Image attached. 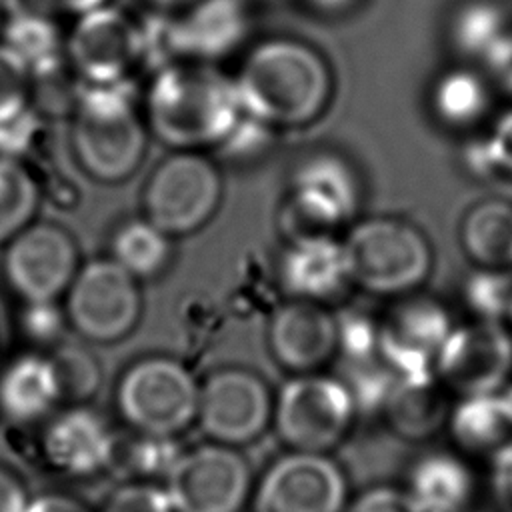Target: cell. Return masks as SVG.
Returning <instances> with one entry per match:
<instances>
[{
  "label": "cell",
  "instance_id": "obj_1",
  "mask_svg": "<svg viewBox=\"0 0 512 512\" xmlns=\"http://www.w3.org/2000/svg\"><path fill=\"white\" fill-rule=\"evenodd\" d=\"M232 72L242 114L272 128L316 122L334 96V70L312 42L270 34L246 44Z\"/></svg>",
  "mask_w": 512,
  "mask_h": 512
},
{
  "label": "cell",
  "instance_id": "obj_2",
  "mask_svg": "<svg viewBox=\"0 0 512 512\" xmlns=\"http://www.w3.org/2000/svg\"><path fill=\"white\" fill-rule=\"evenodd\" d=\"M152 136L172 150L218 148L242 120L234 76L220 64L172 60L152 70L144 94Z\"/></svg>",
  "mask_w": 512,
  "mask_h": 512
},
{
  "label": "cell",
  "instance_id": "obj_3",
  "mask_svg": "<svg viewBox=\"0 0 512 512\" xmlns=\"http://www.w3.org/2000/svg\"><path fill=\"white\" fill-rule=\"evenodd\" d=\"M148 134L126 84L80 86L70 110V144L90 178L116 184L132 176L144 160Z\"/></svg>",
  "mask_w": 512,
  "mask_h": 512
},
{
  "label": "cell",
  "instance_id": "obj_4",
  "mask_svg": "<svg viewBox=\"0 0 512 512\" xmlns=\"http://www.w3.org/2000/svg\"><path fill=\"white\" fill-rule=\"evenodd\" d=\"M342 246L350 284L372 296L412 294L426 282L434 264L426 234L398 216L358 220L346 232Z\"/></svg>",
  "mask_w": 512,
  "mask_h": 512
},
{
  "label": "cell",
  "instance_id": "obj_5",
  "mask_svg": "<svg viewBox=\"0 0 512 512\" xmlns=\"http://www.w3.org/2000/svg\"><path fill=\"white\" fill-rule=\"evenodd\" d=\"M198 394L200 382L180 360L144 356L122 372L116 408L136 434L176 438L196 422Z\"/></svg>",
  "mask_w": 512,
  "mask_h": 512
},
{
  "label": "cell",
  "instance_id": "obj_6",
  "mask_svg": "<svg viewBox=\"0 0 512 512\" xmlns=\"http://www.w3.org/2000/svg\"><path fill=\"white\" fill-rule=\"evenodd\" d=\"M64 60L82 86H122L148 66L144 20L114 2L72 20L64 36Z\"/></svg>",
  "mask_w": 512,
  "mask_h": 512
},
{
  "label": "cell",
  "instance_id": "obj_7",
  "mask_svg": "<svg viewBox=\"0 0 512 512\" xmlns=\"http://www.w3.org/2000/svg\"><path fill=\"white\" fill-rule=\"evenodd\" d=\"M356 414L342 378L310 372L294 374L280 388L272 422L290 450L328 454L348 436Z\"/></svg>",
  "mask_w": 512,
  "mask_h": 512
},
{
  "label": "cell",
  "instance_id": "obj_8",
  "mask_svg": "<svg viewBox=\"0 0 512 512\" xmlns=\"http://www.w3.org/2000/svg\"><path fill=\"white\" fill-rule=\"evenodd\" d=\"M152 16V22L144 20L152 70L172 60L218 64L248 44L250 8L246 0H204L174 18Z\"/></svg>",
  "mask_w": 512,
  "mask_h": 512
},
{
  "label": "cell",
  "instance_id": "obj_9",
  "mask_svg": "<svg viewBox=\"0 0 512 512\" xmlns=\"http://www.w3.org/2000/svg\"><path fill=\"white\" fill-rule=\"evenodd\" d=\"M222 202V174L202 152L174 150L148 176L142 190L144 218L172 236L200 230Z\"/></svg>",
  "mask_w": 512,
  "mask_h": 512
},
{
  "label": "cell",
  "instance_id": "obj_10",
  "mask_svg": "<svg viewBox=\"0 0 512 512\" xmlns=\"http://www.w3.org/2000/svg\"><path fill=\"white\" fill-rule=\"evenodd\" d=\"M360 180L356 168L334 150H314L294 168L282 222L290 240L334 230L356 216Z\"/></svg>",
  "mask_w": 512,
  "mask_h": 512
},
{
  "label": "cell",
  "instance_id": "obj_11",
  "mask_svg": "<svg viewBox=\"0 0 512 512\" xmlns=\"http://www.w3.org/2000/svg\"><path fill=\"white\" fill-rule=\"evenodd\" d=\"M64 298L68 324L84 340L98 344L126 338L142 316L138 280L112 258L82 264Z\"/></svg>",
  "mask_w": 512,
  "mask_h": 512
},
{
  "label": "cell",
  "instance_id": "obj_12",
  "mask_svg": "<svg viewBox=\"0 0 512 512\" xmlns=\"http://www.w3.org/2000/svg\"><path fill=\"white\" fill-rule=\"evenodd\" d=\"M164 488L174 512H240L252 492V472L236 448L208 442L182 450Z\"/></svg>",
  "mask_w": 512,
  "mask_h": 512
},
{
  "label": "cell",
  "instance_id": "obj_13",
  "mask_svg": "<svg viewBox=\"0 0 512 512\" xmlns=\"http://www.w3.org/2000/svg\"><path fill=\"white\" fill-rule=\"evenodd\" d=\"M272 414V392L252 370L220 368L200 382L196 422L210 442L232 448L248 444L266 430Z\"/></svg>",
  "mask_w": 512,
  "mask_h": 512
},
{
  "label": "cell",
  "instance_id": "obj_14",
  "mask_svg": "<svg viewBox=\"0 0 512 512\" xmlns=\"http://www.w3.org/2000/svg\"><path fill=\"white\" fill-rule=\"evenodd\" d=\"M512 374V334L502 322L472 320L448 334L434 376L458 398L502 392Z\"/></svg>",
  "mask_w": 512,
  "mask_h": 512
},
{
  "label": "cell",
  "instance_id": "obj_15",
  "mask_svg": "<svg viewBox=\"0 0 512 512\" xmlns=\"http://www.w3.org/2000/svg\"><path fill=\"white\" fill-rule=\"evenodd\" d=\"M78 268L76 242L56 224L32 222L4 246V280L22 302H56Z\"/></svg>",
  "mask_w": 512,
  "mask_h": 512
},
{
  "label": "cell",
  "instance_id": "obj_16",
  "mask_svg": "<svg viewBox=\"0 0 512 512\" xmlns=\"http://www.w3.org/2000/svg\"><path fill=\"white\" fill-rule=\"evenodd\" d=\"M454 324L434 298L408 294L378 318V352L396 378L434 374V364Z\"/></svg>",
  "mask_w": 512,
  "mask_h": 512
},
{
  "label": "cell",
  "instance_id": "obj_17",
  "mask_svg": "<svg viewBox=\"0 0 512 512\" xmlns=\"http://www.w3.org/2000/svg\"><path fill=\"white\" fill-rule=\"evenodd\" d=\"M252 502L254 512H344L346 476L328 454L290 450L266 468Z\"/></svg>",
  "mask_w": 512,
  "mask_h": 512
},
{
  "label": "cell",
  "instance_id": "obj_18",
  "mask_svg": "<svg viewBox=\"0 0 512 512\" xmlns=\"http://www.w3.org/2000/svg\"><path fill=\"white\" fill-rule=\"evenodd\" d=\"M268 348L274 360L294 374L318 372L338 354L336 316L324 304L290 298L270 318Z\"/></svg>",
  "mask_w": 512,
  "mask_h": 512
},
{
  "label": "cell",
  "instance_id": "obj_19",
  "mask_svg": "<svg viewBox=\"0 0 512 512\" xmlns=\"http://www.w3.org/2000/svg\"><path fill=\"white\" fill-rule=\"evenodd\" d=\"M116 438L98 412L78 404L48 420L40 448L52 468L68 476H92L110 468Z\"/></svg>",
  "mask_w": 512,
  "mask_h": 512
},
{
  "label": "cell",
  "instance_id": "obj_20",
  "mask_svg": "<svg viewBox=\"0 0 512 512\" xmlns=\"http://www.w3.org/2000/svg\"><path fill=\"white\" fill-rule=\"evenodd\" d=\"M278 278L294 300L324 304L336 298L350 284L342 240L334 234L290 240L278 262Z\"/></svg>",
  "mask_w": 512,
  "mask_h": 512
},
{
  "label": "cell",
  "instance_id": "obj_21",
  "mask_svg": "<svg viewBox=\"0 0 512 512\" xmlns=\"http://www.w3.org/2000/svg\"><path fill=\"white\" fill-rule=\"evenodd\" d=\"M446 428L458 454L498 464L512 452V406L502 392L460 398Z\"/></svg>",
  "mask_w": 512,
  "mask_h": 512
},
{
  "label": "cell",
  "instance_id": "obj_22",
  "mask_svg": "<svg viewBox=\"0 0 512 512\" xmlns=\"http://www.w3.org/2000/svg\"><path fill=\"white\" fill-rule=\"evenodd\" d=\"M62 402L50 356L36 352L14 358L0 374V414L12 424L46 418Z\"/></svg>",
  "mask_w": 512,
  "mask_h": 512
},
{
  "label": "cell",
  "instance_id": "obj_23",
  "mask_svg": "<svg viewBox=\"0 0 512 512\" xmlns=\"http://www.w3.org/2000/svg\"><path fill=\"white\" fill-rule=\"evenodd\" d=\"M474 488L472 468L458 452H428L412 464L404 492L416 512H464Z\"/></svg>",
  "mask_w": 512,
  "mask_h": 512
},
{
  "label": "cell",
  "instance_id": "obj_24",
  "mask_svg": "<svg viewBox=\"0 0 512 512\" xmlns=\"http://www.w3.org/2000/svg\"><path fill=\"white\" fill-rule=\"evenodd\" d=\"M492 92V84L478 66L458 62L434 78L428 102L438 124L468 130L488 116Z\"/></svg>",
  "mask_w": 512,
  "mask_h": 512
},
{
  "label": "cell",
  "instance_id": "obj_25",
  "mask_svg": "<svg viewBox=\"0 0 512 512\" xmlns=\"http://www.w3.org/2000/svg\"><path fill=\"white\" fill-rule=\"evenodd\" d=\"M388 426L404 440H424L448 422L446 390L434 374L396 378L382 408Z\"/></svg>",
  "mask_w": 512,
  "mask_h": 512
},
{
  "label": "cell",
  "instance_id": "obj_26",
  "mask_svg": "<svg viewBox=\"0 0 512 512\" xmlns=\"http://www.w3.org/2000/svg\"><path fill=\"white\" fill-rule=\"evenodd\" d=\"M512 30V12L500 0H464L446 20V44L464 64L480 66Z\"/></svg>",
  "mask_w": 512,
  "mask_h": 512
},
{
  "label": "cell",
  "instance_id": "obj_27",
  "mask_svg": "<svg viewBox=\"0 0 512 512\" xmlns=\"http://www.w3.org/2000/svg\"><path fill=\"white\" fill-rule=\"evenodd\" d=\"M460 244L476 268L508 270L512 266V202L488 198L464 214Z\"/></svg>",
  "mask_w": 512,
  "mask_h": 512
},
{
  "label": "cell",
  "instance_id": "obj_28",
  "mask_svg": "<svg viewBox=\"0 0 512 512\" xmlns=\"http://www.w3.org/2000/svg\"><path fill=\"white\" fill-rule=\"evenodd\" d=\"M110 258L136 280L154 278L172 258V238L146 218L128 220L112 234Z\"/></svg>",
  "mask_w": 512,
  "mask_h": 512
},
{
  "label": "cell",
  "instance_id": "obj_29",
  "mask_svg": "<svg viewBox=\"0 0 512 512\" xmlns=\"http://www.w3.org/2000/svg\"><path fill=\"white\" fill-rule=\"evenodd\" d=\"M40 192L30 168L12 156H0V246L34 222Z\"/></svg>",
  "mask_w": 512,
  "mask_h": 512
},
{
  "label": "cell",
  "instance_id": "obj_30",
  "mask_svg": "<svg viewBox=\"0 0 512 512\" xmlns=\"http://www.w3.org/2000/svg\"><path fill=\"white\" fill-rule=\"evenodd\" d=\"M182 450L176 446L174 438H158L136 434L134 440L116 438L110 468L122 472L134 480H148L150 476L168 474Z\"/></svg>",
  "mask_w": 512,
  "mask_h": 512
},
{
  "label": "cell",
  "instance_id": "obj_31",
  "mask_svg": "<svg viewBox=\"0 0 512 512\" xmlns=\"http://www.w3.org/2000/svg\"><path fill=\"white\" fill-rule=\"evenodd\" d=\"M54 22L56 20L52 18L24 10L22 14L4 20V44L14 48L32 68L58 60L60 52H64V38H60Z\"/></svg>",
  "mask_w": 512,
  "mask_h": 512
},
{
  "label": "cell",
  "instance_id": "obj_32",
  "mask_svg": "<svg viewBox=\"0 0 512 512\" xmlns=\"http://www.w3.org/2000/svg\"><path fill=\"white\" fill-rule=\"evenodd\" d=\"M462 300L474 320L502 322L512 306V276L508 270L474 268L462 284Z\"/></svg>",
  "mask_w": 512,
  "mask_h": 512
},
{
  "label": "cell",
  "instance_id": "obj_33",
  "mask_svg": "<svg viewBox=\"0 0 512 512\" xmlns=\"http://www.w3.org/2000/svg\"><path fill=\"white\" fill-rule=\"evenodd\" d=\"M50 360L58 376L62 400L78 406L94 396L102 378V370L94 354L78 344L60 342L50 354Z\"/></svg>",
  "mask_w": 512,
  "mask_h": 512
},
{
  "label": "cell",
  "instance_id": "obj_34",
  "mask_svg": "<svg viewBox=\"0 0 512 512\" xmlns=\"http://www.w3.org/2000/svg\"><path fill=\"white\" fill-rule=\"evenodd\" d=\"M464 154L472 172L512 178V108L498 114L486 136L474 140Z\"/></svg>",
  "mask_w": 512,
  "mask_h": 512
},
{
  "label": "cell",
  "instance_id": "obj_35",
  "mask_svg": "<svg viewBox=\"0 0 512 512\" xmlns=\"http://www.w3.org/2000/svg\"><path fill=\"white\" fill-rule=\"evenodd\" d=\"M32 104V66L0 42V126L20 120Z\"/></svg>",
  "mask_w": 512,
  "mask_h": 512
},
{
  "label": "cell",
  "instance_id": "obj_36",
  "mask_svg": "<svg viewBox=\"0 0 512 512\" xmlns=\"http://www.w3.org/2000/svg\"><path fill=\"white\" fill-rule=\"evenodd\" d=\"M18 324L24 338L32 344L56 348L62 342L68 320L56 302H24Z\"/></svg>",
  "mask_w": 512,
  "mask_h": 512
},
{
  "label": "cell",
  "instance_id": "obj_37",
  "mask_svg": "<svg viewBox=\"0 0 512 512\" xmlns=\"http://www.w3.org/2000/svg\"><path fill=\"white\" fill-rule=\"evenodd\" d=\"M102 512H174L164 486L148 480H132L116 488Z\"/></svg>",
  "mask_w": 512,
  "mask_h": 512
},
{
  "label": "cell",
  "instance_id": "obj_38",
  "mask_svg": "<svg viewBox=\"0 0 512 512\" xmlns=\"http://www.w3.org/2000/svg\"><path fill=\"white\" fill-rule=\"evenodd\" d=\"M272 132H274L272 128H268L248 116H242L238 126L218 148L226 150V154L232 158L260 156L268 148Z\"/></svg>",
  "mask_w": 512,
  "mask_h": 512
},
{
  "label": "cell",
  "instance_id": "obj_39",
  "mask_svg": "<svg viewBox=\"0 0 512 512\" xmlns=\"http://www.w3.org/2000/svg\"><path fill=\"white\" fill-rule=\"evenodd\" d=\"M344 512H416L404 490L374 486L358 494Z\"/></svg>",
  "mask_w": 512,
  "mask_h": 512
},
{
  "label": "cell",
  "instance_id": "obj_40",
  "mask_svg": "<svg viewBox=\"0 0 512 512\" xmlns=\"http://www.w3.org/2000/svg\"><path fill=\"white\" fill-rule=\"evenodd\" d=\"M494 90L512 96V30L492 48L478 66Z\"/></svg>",
  "mask_w": 512,
  "mask_h": 512
},
{
  "label": "cell",
  "instance_id": "obj_41",
  "mask_svg": "<svg viewBox=\"0 0 512 512\" xmlns=\"http://www.w3.org/2000/svg\"><path fill=\"white\" fill-rule=\"evenodd\" d=\"M114 0H20L24 10L36 12L40 16L58 20V18H78L96 8L112 4Z\"/></svg>",
  "mask_w": 512,
  "mask_h": 512
},
{
  "label": "cell",
  "instance_id": "obj_42",
  "mask_svg": "<svg viewBox=\"0 0 512 512\" xmlns=\"http://www.w3.org/2000/svg\"><path fill=\"white\" fill-rule=\"evenodd\" d=\"M28 494L22 482L8 470L0 468V512H26Z\"/></svg>",
  "mask_w": 512,
  "mask_h": 512
},
{
  "label": "cell",
  "instance_id": "obj_43",
  "mask_svg": "<svg viewBox=\"0 0 512 512\" xmlns=\"http://www.w3.org/2000/svg\"><path fill=\"white\" fill-rule=\"evenodd\" d=\"M364 0H296V4L322 20H336L352 14Z\"/></svg>",
  "mask_w": 512,
  "mask_h": 512
},
{
  "label": "cell",
  "instance_id": "obj_44",
  "mask_svg": "<svg viewBox=\"0 0 512 512\" xmlns=\"http://www.w3.org/2000/svg\"><path fill=\"white\" fill-rule=\"evenodd\" d=\"M26 512H88L78 500L62 494H42L28 502Z\"/></svg>",
  "mask_w": 512,
  "mask_h": 512
},
{
  "label": "cell",
  "instance_id": "obj_45",
  "mask_svg": "<svg viewBox=\"0 0 512 512\" xmlns=\"http://www.w3.org/2000/svg\"><path fill=\"white\" fill-rule=\"evenodd\" d=\"M142 2L148 6V10L152 14L164 16V18H174L204 0H142Z\"/></svg>",
  "mask_w": 512,
  "mask_h": 512
},
{
  "label": "cell",
  "instance_id": "obj_46",
  "mask_svg": "<svg viewBox=\"0 0 512 512\" xmlns=\"http://www.w3.org/2000/svg\"><path fill=\"white\" fill-rule=\"evenodd\" d=\"M496 466H498L500 476H502V486H504L506 494H508L510 500H512V452H510L506 458H502Z\"/></svg>",
  "mask_w": 512,
  "mask_h": 512
},
{
  "label": "cell",
  "instance_id": "obj_47",
  "mask_svg": "<svg viewBox=\"0 0 512 512\" xmlns=\"http://www.w3.org/2000/svg\"><path fill=\"white\" fill-rule=\"evenodd\" d=\"M502 394L506 396V400H508V402H510V406H512V386H508L506 390H502Z\"/></svg>",
  "mask_w": 512,
  "mask_h": 512
},
{
  "label": "cell",
  "instance_id": "obj_48",
  "mask_svg": "<svg viewBox=\"0 0 512 512\" xmlns=\"http://www.w3.org/2000/svg\"><path fill=\"white\" fill-rule=\"evenodd\" d=\"M4 10H2V6H0V32H2V26H4Z\"/></svg>",
  "mask_w": 512,
  "mask_h": 512
},
{
  "label": "cell",
  "instance_id": "obj_49",
  "mask_svg": "<svg viewBox=\"0 0 512 512\" xmlns=\"http://www.w3.org/2000/svg\"><path fill=\"white\" fill-rule=\"evenodd\" d=\"M506 320H508V324H510L508 330H510V334H512V306H510V312H508V318H506Z\"/></svg>",
  "mask_w": 512,
  "mask_h": 512
}]
</instances>
